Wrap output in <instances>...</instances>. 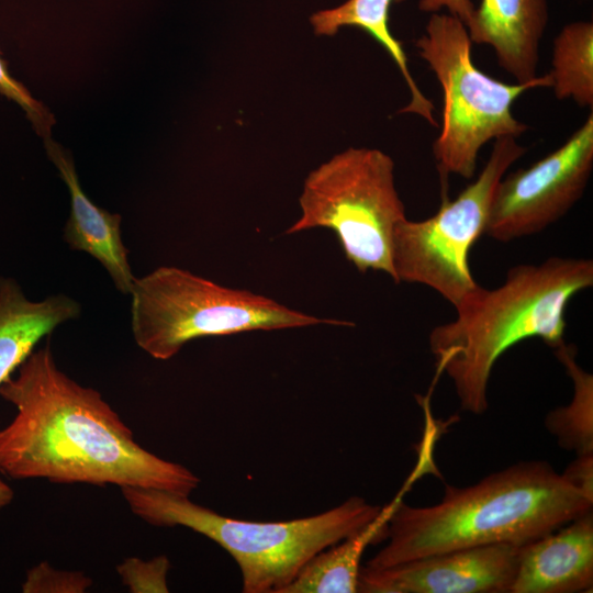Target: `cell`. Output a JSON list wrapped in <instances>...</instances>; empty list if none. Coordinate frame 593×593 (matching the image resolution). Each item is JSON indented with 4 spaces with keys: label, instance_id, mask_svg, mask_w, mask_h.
<instances>
[{
    "label": "cell",
    "instance_id": "52a82bcc",
    "mask_svg": "<svg viewBox=\"0 0 593 593\" xmlns=\"http://www.w3.org/2000/svg\"><path fill=\"white\" fill-rule=\"evenodd\" d=\"M299 203L301 216L287 234L329 228L358 271H382L394 281L392 235L406 215L388 154L349 147L334 155L307 175Z\"/></svg>",
    "mask_w": 593,
    "mask_h": 593
},
{
    "label": "cell",
    "instance_id": "44dd1931",
    "mask_svg": "<svg viewBox=\"0 0 593 593\" xmlns=\"http://www.w3.org/2000/svg\"><path fill=\"white\" fill-rule=\"evenodd\" d=\"M0 93L16 102L26 113L35 128L43 136L49 134L54 123L51 112L29 90L9 72L7 63L0 55Z\"/></svg>",
    "mask_w": 593,
    "mask_h": 593
},
{
    "label": "cell",
    "instance_id": "8992f818",
    "mask_svg": "<svg viewBox=\"0 0 593 593\" xmlns=\"http://www.w3.org/2000/svg\"><path fill=\"white\" fill-rule=\"evenodd\" d=\"M472 44L459 19L438 12L430 14L416 41L419 56L443 88V124L433 144L441 180L450 174L471 179L482 146L501 137L517 138L528 130L512 113L515 100L530 89L550 88L548 74L512 85L488 76L472 61Z\"/></svg>",
    "mask_w": 593,
    "mask_h": 593
},
{
    "label": "cell",
    "instance_id": "2e32d148",
    "mask_svg": "<svg viewBox=\"0 0 593 593\" xmlns=\"http://www.w3.org/2000/svg\"><path fill=\"white\" fill-rule=\"evenodd\" d=\"M404 0H347L337 7L313 13L310 23L318 36H333L345 26L359 27L370 34L395 63L410 91L409 103L399 112L416 114L436 125L434 104L416 85L403 46L390 32V7Z\"/></svg>",
    "mask_w": 593,
    "mask_h": 593
},
{
    "label": "cell",
    "instance_id": "3957f363",
    "mask_svg": "<svg viewBox=\"0 0 593 593\" xmlns=\"http://www.w3.org/2000/svg\"><path fill=\"white\" fill-rule=\"evenodd\" d=\"M592 286L591 259L551 257L508 269L500 287L479 286L454 306L456 318L434 327L428 344L461 409L474 415L486 411L492 369L514 345L534 337L552 349L562 345L567 306Z\"/></svg>",
    "mask_w": 593,
    "mask_h": 593
},
{
    "label": "cell",
    "instance_id": "e0dca14e",
    "mask_svg": "<svg viewBox=\"0 0 593 593\" xmlns=\"http://www.w3.org/2000/svg\"><path fill=\"white\" fill-rule=\"evenodd\" d=\"M553 353L572 381L573 395L568 405L547 414L545 425L562 449L593 454V376L577 361L574 345L564 342Z\"/></svg>",
    "mask_w": 593,
    "mask_h": 593
},
{
    "label": "cell",
    "instance_id": "4fadbf2b",
    "mask_svg": "<svg viewBox=\"0 0 593 593\" xmlns=\"http://www.w3.org/2000/svg\"><path fill=\"white\" fill-rule=\"evenodd\" d=\"M49 158L70 193V215L64 238L75 250L88 253L109 272L116 289L131 294L136 278L128 264V250L121 237V216L96 205L83 192L74 160L52 139L46 141Z\"/></svg>",
    "mask_w": 593,
    "mask_h": 593
},
{
    "label": "cell",
    "instance_id": "5bb4252c",
    "mask_svg": "<svg viewBox=\"0 0 593 593\" xmlns=\"http://www.w3.org/2000/svg\"><path fill=\"white\" fill-rule=\"evenodd\" d=\"M80 312V304L67 295L30 301L13 279L0 278V385L43 337Z\"/></svg>",
    "mask_w": 593,
    "mask_h": 593
},
{
    "label": "cell",
    "instance_id": "9a60e30c",
    "mask_svg": "<svg viewBox=\"0 0 593 593\" xmlns=\"http://www.w3.org/2000/svg\"><path fill=\"white\" fill-rule=\"evenodd\" d=\"M415 478L413 473L395 497L381 507L378 516L368 525L313 556L281 593L357 592L365 550L369 545L385 540L390 517Z\"/></svg>",
    "mask_w": 593,
    "mask_h": 593
},
{
    "label": "cell",
    "instance_id": "ac0fdd59",
    "mask_svg": "<svg viewBox=\"0 0 593 593\" xmlns=\"http://www.w3.org/2000/svg\"><path fill=\"white\" fill-rule=\"evenodd\" d=\"M550 88L559 100L571 99L579 107L593 105V23L566 24L553 40Z\"/></svg>",
    "mask_w": 593,
    "mask_h": 593
},
{
    "label": "cell",
    "instance_id": "8fae6325",
    "mask_svg": "<svg viewBox=\"0 0 593 593\" xmlns=\"http://www.w3.org/2000/svg\"><path fill=\"white\" fill-rule=\"evenodd\" d=\"M592 588V510L521 546L510 593H577Z\"/></svg>",
    "mask_w": 593,
    "mask_h": 593
},
{
    "label": "cell",
    "instance_id": "ffe728a7",
    "mask_svg": "<svg viewBox=\"0 0 593 593\" xmlns=\"http://www.w3.org/2000/svg\"><path fill=\"white\" fill-rule=\"evenodd\" d=\"M92 585V579L81 571H65L40 562L26 572L23 593H83Z\"/></svg>",
    "mask_w": 593,
    "mask_h": 593
},
{
    "label": "cell",
    "instance_id": "5b68a950",
    "mask_svg": "<svg viewBox=\"0 0 593 593\" xmlns=\"http://www.w3.org/2000/svg\"><path fill=\"white\" fill-rule=\"evenodd\" d=\"M131 295L134 339L158 360L172 358L199 337L318 324L353 325L299 312L265 295L223 287L177 267H159L136 279Z\"/></svg>",
    "mask_w": 593,
    "mask_h": 593
},
{
    "label": "cell",
    "instance_id": "d6986e66",
    "mask_svg": "<svg viewBox=\"0 0 593 593\" xmlns=\"http://www.w3.org/2000/svg\"><path fill=\"white\" fill-rule=\"evenodd\" d=\"M170 561L160 555L150 560L136 557L125 559L116 567L122 582L132 593H167Z\"/></svg>",
    "mask_w": 593,
    "mask_h": 593
},
{
    "label": "cell",
    "instance_id": "7c38bea8",
    "mask_svg": "<svg viewBox=\"0 0 593 593\" xmlns=\"http://www.w3.org/2000/svg\"><path fill=\"white\" fill-rule=\"evenodd\" d=\"M547 0H481L466 25L472 43L491 46L516 82L536 80Z\"/></svg>",
    "mask_w": 593,
    "mask_h": 593
},
{
    "label": "cell",
    "instance_id": "cb8c5ba5",
    "mask_svg": "<svg viewBox=\"0 0 593 593\" xmlns=\"http://www.w3.org/2000/svg\"><path fill=\"white\" fill-rule=\"evenodd\" d=\"M13 490L0 478V510L13 500Z\"/></svg>",
    "mask_w": 593,
    "mask_h": 593
},
{
    "label": "cell",
    "instance_id": "9c48e42d",
    "mask_svg": "<svg viewBox=\"0 0 593 593\" xmlns=\"http://www.w3.org/2000/svg\"><path fill=\"white\" fill-rule=\"evenodd\" d=\"M593 169V114L557 149L505 174L490 205L484 234L510 242L539 233L581 199Z\"/></svg>",
    "mask_w": 593,
    "mask_h": 593
},
{
    "label": "cell",
    "instance_id": "7a4b0ae2",
    "mask_svg": "<svg viewBox=\"0 0 593 593\" xmlns=\"http://www.w3.org/2000/svg\"><path fill=\"white\" fill-rule=\"evenodd\" d=\"M592 506L593 497L548 462H519L466 488L446 484L441 501L432 506L401 500L388 524L387 545L366 566L385 568L478 546H523Z\"/></svg>",
    "mask_w": 593,
    "mask_h": 593
},
{
    "label": "cell",
    "instance_id": "30bf717a",
    "mask_svg": "<svg viewBox=\"0 0 593 593\" xmlns=\"http://www.w3.org/2000/svg\"><path fill=\"white\" fill-rule=\"evenodd\" d=\"M521 546H478L385 568L361 567V593H510Z\"/></svg>",
    "mask_w": 593,
    "mask_h": 593
},
{
    "label": "cell",
    "instance_id": "277c9868",
    "mask_svg": "<svg viewBox=\"0 0 593 593\" xmlns=\"http://www.w3.org/2000/svg\"><path fill=\"white\" fill-rule=\"evenodd\" d=\"M131 511L157 527L182 526L230 553L245 593H281L317 552L373 521L380 506L359 496L323 513L283 522H251L223 516L165 490L122 486Z\"/></svg>",
    "mask_w": 593,
    "mask_h": 593
},
{
    "label": "cell",
    "instance_id": "603a6c76",
    "mask_svg": "<svg viewBox=\"0 0 593 593\" xmlns=\"http://www.w3.org/2000/svg\"><path fill=\"white\" fill-rule=\"evenodd\" d=\"M418 8L430 14L446 9L449 14L467 25L475 7L471 0H419Z\"/></svg>",
    "mask_w": 593,
    "mask_h": 593
},
{
    "label": "cell",
    "instance_id": "6da1fadb",
    "mask_svg": "<svg viewBox=\"0 0 593 593\" xmlns=\"http://www.w3.org/2000/svg\"><path fill=\"white\" fill-rule=\"evenodd\" d=\"M46 339L0 385L16 414L0 429V472L53 483L142 486L190 495L200 479L139 446L97 390L57 367Z\"/></svg>",
    "mask_w": 593,
    "mask_h": 593
},
{
    "label": "cell",
    "instance_id": "ba28073f",
    "mask_svg": "<svg viewBox=\"0 0 593 593\" xmlns=\"http://www.w3.org/2000/svg\"><path fill=\"white\" fill-rule=\"evenodd\" d=\"M525 153L516 137L495 139L482 171L455 199L443 195L439 210L428 219L399 222L391 245L394 282L424 284L454 306L477 289L470 249L484 234L499 181Z\"/></svg>",
    "mask_w": 593,
    "mask_h": 593
},
{
    "label": "cell",
    "instance_id": "7402d4cb",
    "mask_svg": "<svg viewBox=\"0 0 593 593\" xmlns=\"http://www.w3.org/2000/svg\"><path fill=\"white\" fill-rule=\"evenodd\" d=\"M562 474L572 485L593 497V454L577 456Z\"/></svg>",
    "mask_w": 593,
    "mask_h": 593
}]
</instances>
